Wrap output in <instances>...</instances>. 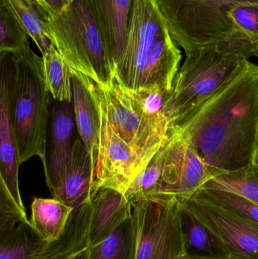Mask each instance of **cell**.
Returning <instances> with one entry per match:
<instances>
[{
	"label": "cell",
	"instance_id": "obj_1",
	"mask_svg": "<svg viewBox=\"0 0 258 259\" xmlns=\"http://www.w3.org/2000/svg\"><path fill=\"white\" fill-rule=\"evenodd\" d=\"M257 128L258 65L250 61L171 131L195 151L212 178L257 168Z\"/></svg>",
	"mask_w": 258,
	"mask_h": 259
},
{
	"label": "cell",
	"instance_id": "obj_2",
	"mask_svg": "<svg viewBox=\"0 0 258 259\" xmlns=\"http://www.w3.org/2000/svg\"><path fill=\"white\" fill-rule=\"evenodd\" d=\"M154 0H134L125 48L115 80L131 92L171 91L180 68L181 50Z\"/></svg>",
	"mask_w": 258,
	"mask_h": 259
},
{
	"label": "cell",
	"instance_id": "obj_3",
	"mask_svg": "<svg viewBox=\"0 0 258 259\" xmlns=\"http://www.w3.org/2000/svg\"><path fill=\"white\" fill-rule=\"evenodd\" d=\"M1 85L9 102L20 163L33 157L48 168L47 134L49 92L45 84L42 58L27 51L0 52Z\"/></svg>",
	"mask_w": 258,
	"mask_h": 259
},
{
	"label": "cell",
	"instance_id": "obj_4",
	"mask_svg": "<svg viewBox=\"0 0 258 259\" xmlns=\"http://www.w3.org/2000/svg\"><path fill=\"white\" fill-rule=\"evenodd\" d=\"M257 57L251 44L215 46L186 53L163 112L169 132L198 105L240 72L250 58Z\"/></svg>",
	"mask_w": 258,
	"mask_h": 259
},
{
	"label": "cell",
	"instance_id": "obj_5",
	"mask_svg": "<svg viewBox=\"0 0 258 259\" xmlns=\"http://www.w3.org/2000/svg\"><path fill=\"white\" fill-rule=\"evenodd\" d=\"M50 40L71 69L109 86L115 71L87 0H73L46 21Z\"/></svg>",
	"mask_w": 258,
	"mask_h": 259
},
{
	"label": "cell",
	"instance_id": "obj_6",
	"mask_svg": "<svg viewBox=\"0 0 258 259\" xmlns=\"http://www.w3.org/2000/svg\"><path fill=\"white\" fill-rule=\"evenodd\" d=\"M154 1L171 36L185 53L215 46L252 45L236 28L227 12L236 3L258 4V0Z\"/></svg>",
	"mask_w": 258,
	"mask_h": 259
},
{
	"label": "cell",
	"instance_id": "obj_7",
	"mask_svg": "<svg viewBox=\"0 0 258 259\" xmlns=\"http://www.w3.org/2000/svg\"><path fill=\"white\" fill-rule=\"evenodd\" d=\"M78 74L109 125L147 167L168 139L166 118L148 115L133 93L124 89L115 80L104 86L81 73Z\"/></svg>",
	"mask_w": 258,
	"mask_h": 259
},
{
	"label": "cell",
	"instance_id": "obj_8",
	"mask_svg": "<svg viewBox=\"0 0 258 259\" xmlns=\"http://www.w3.org/2000/svg\"><path fill=\"white\" fill-rule=\"evenodd\" d=\"M181 202L157 195L132 205L136 229V259H192L181 219Z\"/></svg>",
	"mask_w": 258,
	"mask_h": 259
},
{
	"label": "cell",
	"instance_id": "obj_9",
	"mask_svg": "<svg viewBox=\"0 0 258 259\" xmlns=\"http://www.w3.org/2000/svg\"><path fill=\"white\" fill-rule=\"evenodd\" d=\"M161 151L162 170L157 195L174 196L184 202L211 179L202 160L178 133L169 132Z\"/></svg>",
	"mask_w": 258,
	"mask_h": 259
},
{
	"label": "cell",
	"instance_id": "obj_10",
	"mask_svg": "<svg viewBox=\"0 0 258 259\" xmlns=\"http://www.w3.org/2000/svg\"><path fill=\"white\" fill-rule=\"evenodd\" d=\"M231 259H258V223L193 196L185 201Z\"/></svg>",
	"mask_w": 258,
	"mask_h": 259
},
{
	"label": "cell",
	"instance_id": "obj_11",
	"mask_svg": "<svg viewBox=\"0 0 258 259\" xmlns=\"http://www.w3.org/2000/svg\"><path fill=\"white\" fill-rule=\"evenodd\" d=\"M115 71L127 44L134 0H87Z\"/></svg>",
	"mask_w": 258,
	"mask_h": 259
},
{
	"label": "cell",
	"instance_id": "obj_12",
	"mask_svg": "<svg viewBox=\"0 0 258 259\" xmlns=\"http://www.w3.org/2000/svg\"><path fill=\"white\" fill-rule=\"evenodd\" d=\"M73 103L54 100L51 112V149L45 174L50 192L60 184L71 161L75 130Z\"/></svg>",
	"mask_w": 258,
	"mask_h": 259
},
{
	"label": "cell",
	"instance_id": "obj_13",
	"mask_svg": "<svg viewBox=\"0 0 258 259\" xmlns=\"http://www.w3.org/2000/svg\"><path fill=\"white\" fill-rule=\"evenodd\" d=\"M93 169L90 155L80 137H76L71 161L60 184L53 191L54 199L76 208L90 200Z\"/></svg>",
	"mask_w": 258,
	"mask_h": 259
},
{
	"label": "cell",
	"instance_id": "obj_14",
	"mask_svg": "<svg viewBox=\"0 0 258 259\" xmlns=\"http://www.w3.org/2000/svg\"><path fill=\"white\" fill-rule=\"evenodd\" d=\"M89 247L106 240L124 219L132 214V205L118 190L101 187L90 197Z\"/></svg>",
	"mask_w": 258,
	"mask_h": 259
},
{
	"label": "cell",
	"instance_id": "obj_15",
	"mask_svg": "<svg viewBox=\"0 0 258 259\" xmlns=\"http://www.w3.org/2000/svg\"><path fill=\"white\" fill-rule=\"evenodd\" d=\"M73 82V106L79 136L90 155L95 170L99 149V118L92 94L77 71L71 69Z\"/></svg>",
	"mask_w": 258,
	"mask_h": 259
},
{
	"label": "cell",
	"instance_id": "obj_16",
	"mask_svg": "<svg viewBox=\"0 0 258 259\" xmlns=\"http://www.w3.org/2000/svg\"><path fill=\"white\" fill-rule=\"evenodd\" d=\"M20 165L7 95L4 88L0 86V181L4 183L18 205L25 210L18 181Z\"/></svg>",
	"mask_w": 258,
	"mask_h": 259
},
{
	"label": "cell",
	"instance_id": "obj_17",
	"mask_svg": "<svg viewBox=\"0 0 258 259\" xmlns=\"http://www.w3.org/2000/svg\"><path fill=\"white\" fill-rule=\"evenodd\" d=\"M90 217V200L73 208L63 232L48 243L41 259L71 257L89 248Z\"/></svg>",
	"mask_w": 258,
	"mask_h": 259
},
{
	"label": "cell",
	"instance_id": "obj_18",
	"mask_svg": "<svg viewBox=\"0 0 258 259\" xmlns=\"http://www.w3.org/2000/svg\"><path fill=\"white\" fill-rule=\"evenodd\" d=\"M181 202V219L186 248L191 258H230L215 234Z\"/></svg>",
	"mask_w": 258,
	"mask_h": 259
},
{
	"label": "cell",
	"instance_id": "obj_19",
	"mask_svg": "<svg viewBox=\"0 0 258 259\" xmlns=\"http://www.w3.org/2000/svg\"><path fill=\"white\" fill-rule=\"evenodd\" d=\"M48 243L25 221L0 234V259H41Z\"/></svg>",
	"mask_w": 258,
	"mask_h": 259
},
{
	"label": "cell",
	"instance_id": "obj_20",
	"mask_svg": "<svg viewBox=\"0 0 258 259\" xmlns=\"http://www.w3.org/2000/svg\"><path fill=\"white\" fill-rule=\"evenodd\" d=\"M30 222L42 238L57 240L63 232L73 208L54 199L35 198L31 205Z\"/></svg>",
	"mask_w": 258,
	"mask_h": 259
},
{
	"label": "cell",
	"instance_id": "obj_21",
	"mask_svg": "<svg viewBox=\"0 0 258 259\" xmlns=\"http://www.w3.org/2000/svg\"><path fill=\"white\" fill-rule=\"evenodd\" d=\"M89 251V259H136V229L132 214Z\"/></svg>",
	"mask_w": 258,
	"mask_h": 259
},
{
	"label": "cell",
	"instance_id": "obj_22",
	"mask_svg": "<svg viewBox=\"0 0 258 259\" xmlns=\"http://www.w3.org/2000/svg\"><path fill=\"white\" fill-rule=\"evenodd\" d=\"M45 84L53 100L73 103L71 69L54 46L42 55Z\"/></svg>",
	"mask_w": 258,
	"mask_h": 259
},
{
	"label": "cell",
	"instance_id": "obj_23",
	"mask_svg": "<svg viewBox=\"0 0 258 259\" xmlns=\"http://www.w3.org/2000/svg\"><path fill=\"white\" fill-rule=\"evenodd\" d=\"M16 17L29 37L33 39L42 55L51 47L46 21L40 11L30 0H0Z\"/></svg>",
	"mask_w": 258,
	"mask_h": 259
},
{
	"label": "cell",
	"instance_id": "obj_24",
	"mask_svg": "<svg viewBox=\"0 0 258 259\" xmlns=\"http://www.w3.org/2000/svg\"><path fill=\"white\" fill-rule=\"evenodd\" d=\"M201 189L233 193L258 205V167L255 170L213 177Z\"/></svg>",
	"mask_w": 258,
	"mask_h": 259
},
{
	"label": "cell",
	"instance_id": "obj_25",
	"mask_svg": "<svg viewBox=\"0 0 258 259\" xmlns=\"http://www.w3.org/2000/svg\"><path fill=\"white\" fill-rule=\"evenodd\" d=\"M28 36L10 9L0 2V52L30 50Z\"/></svg>",
	"mask_w": 258,
	"mask_h": 259
},
{
	"label": "cell",
	"instance_id": "obj_26",
	"mask_svg": "<svg viewBox=\"0 0 258 259\" xmlns=\"http://www.w3.org/2000/svg\"><path fill=\"white\" fill-rule=\"evenodd\" d=\"M162 163V154L160 149L127 190L125 196L130 205L157 196Z\"/></svg>",
	"mask_w": 258,
	"mask_h": 259
},
{
	"label": "cell",
	"instance_id": "obj_27",
	"mask_svg": "<svg viewBox=\"0 0 258 259\" xmlns=\"http://www.w3.org/2000/svg\"><path fill=\"white\" fill-rule=\"evenodd\" d=\"M194 196L258 223V205L233 193L201 189Z\"/></svg>",
	"mask_w": 258,
	"mask_h": 259
},
{
	"label": "cell",
	"instance_id": "obj_28",
	"mask_svg": "<svg viewBox=\"0 0 258 259\" xmlns=\"http://www.w3.org/2000/svg\"><path fill=\"white\" fill-rule=\"evenodd\" d=\"M229 18L236 28L243 33L258 50V4L236 3L230 6L227 12Z\"/></svg>",
	"mask_w": 258,
	"mask_h": 259
},
{
	"label": "cell",
	"instance_id": "obj_29",
	"mask_svg": "<svg viewBox=\"0 0 258 259\" xmlns=\"http://www.w3.org/2000/svg\"><path fill=\"white\" fill-rule=\"evenodd\" d=\"M25 221H28L26 210L18 205L4 183L0 181V234Z\"/></svg>",
	"mask_w": 258,
	"mask_h": 259
},
{
	"label": "cell",
	"instance_id": "obj_30",
	"mask_svg": "<svg viewBox=\"0 0 258 259\" xmlns=\"http://www.w3.org/2000/svg\"><path fill=\"white\" fill-rule=\"evenodd\" d=\"M30 1H31L36 6V8L40 11L41 13L45 18V21H47L50 18L55 16L54 12L51 10V8L48 6L45 0H30Z\"/></svg>",
	"mask_w": 258,
	"mask_h": 259
},
{
	"label": "cell",
	"instance_id": "obj_31",
	"mask_svg": "<svg viewBox=\"0 0 258 259\" xmlns=\"http://www.w3.org/2000/svg\"><path fill=\"white\" fill-rule=\"evenodd\" d=\"M55 13H59L68 5V0H45Z\"/></svg>",
	"mask_w": 258,
	"mask_h": 259
},
{
	"label": "cell",
	"instance_id": "obj_32",
	"mask_svg": "<svg viewBox=\"0 0 258 259\" xmlns=\"http://www.w3.org/2000/svg\"><path fill=\"white\" fill-rule=\"evenodd\" d=\"M89 248H88V249H85V250L82 251V252L73 255V256L69 259H89Z\"/></svg>",
	"mask_w": 258,
	"mask_h": 259
},
{
	"label": "cell",
	"instance_id": "obj_33",
	"mask_svg": "<svg viewBox=\"0 0 258 259\" xmlns=\"http://www.w3.org/2000/svg\"><path fill=\"white\" fill-rule=\"evenodd\" d=\"M71 257H72V256H71ZM71 257L62 256V257H58V258H47V259H69L70 258H71Z\"/></svg>",
	"mask_w": 258,
	"mask_h": 259
},
{
	"label": "cell",
	"instance_id": "obj_34",
	"mask_svg": "<svg viewBox=\"0 0 258 259\" xmlns=\"http://www.w3.org/2000/svg\"><path fill=\"white\" fill-rule=\"evenodd\" d=\"M192 259H231V258H193Z\"/></svg>",
	"mask_w": 258,
	"mask_h": 259
},
{
	"label": "cell",
	"instance_id": "obj_35",
	"mask_svg": "<svg viewBox=\"0 0 258 259\" xmlns=\"http://www.w3.org/2000/svg\"><path fill=\"white\" fill-rule=\"evenodd\" d=\"M257 155H258V128H257Z\"/></svg>",
	"mask_w": 258,
	"mask_h": 259
},
{
	"label": "cell",
	"instance_id": "obj_36",
	"mask_svg": "<svg viewBox=\"0 0 258 259\" xmlns=\"http://www.w3.org/2000/svg\"><path fill=\"white\" fill-rule=\"evenodd\" d=\"M71 1H73V0H68V3H71Z\"/></svg>",
	"mask_w": 258,
	"mask_h": 259
},
{
	"label": "cell",
	"instance_id": "obj_37",
	"mask_svg": "<svg viewBox=\"0 0 258 259\" xmlns=\"http://www.w3.org/2000/svg\"><path fill=\"white\" fill-rule=\"evenodd\" d=\"M257 58H258V50H257Z\"/></svg>",
	"mask_w": 258,
	"mask_h": 259
},
{
	"label": "cell",
	"instance_id": "obj_38",
	"mask_svg": "<svg viewBox=\"0 0 258 259\" xmlns=\"http://www.w3.org/2000/svg\"></svg>",
	"mask_w": 258,
	"mask_h": 259
}]
</instances>
